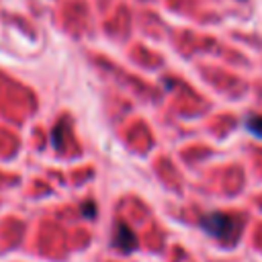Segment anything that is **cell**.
Instances as JSON below:
<instances>
[{
  "label": "cell",
  "mask_w": 262,
  "mask_h": 262,
  "mask_svg": "<svg viewBox=\"0 0 262 262\" xmlns=\"http://www.w3.org/2000/svg\"><path fill=\"white\" fill-rule=\"evenodd\" d=\"M199 225L201 229L215 237L217 242L229 246V244H235L239 233H242V219L235 217V215H229V213H219V211H213V213H207L199 219Z\"/></svg>",
  "instance_id": "1"
},
{
  "label": "cell",
  "mask_w": 262,
  "mask_h": 262,
  "mask_svg": "<svg viewBox=\"0 0 262 262\" xmlns=\"http://www.w3.org/2000/svg\"><path fill=\"white\" fill-rule=\"evenodd\" d=\"M113 246L123 254H131V252L137 250L139 242H137V235L133 233V229L127 223L119 221L113 229Z\"/></svg>",
  "instance_id": "2"
},
{
  "label": "cell",
  "mask_w": 262,
  "mask_h": 262,
  "mask_svg": "<svg viewBox=\"0 0 262 262\" xmlns=\"http://www.w3.org/2000/svg\"><path fill=\"white\" fill-rule=\"evenodd\" d=\"M244 125H246V129H248L252 135H256V137H260V139H262V117H258V115L248 117Z\"/></svg>",
  "instance_id": "3"
},
{
  "label": "cell",
  "mask_w": 262,
  "mask_h": 262,
  "mask_svg": "<svg viewBox=\"0 0 262 262\" xmlns=\"http://www.w3.org/2000/svg\"><path fill=\"white\" fill-rule=\"evenodd\" d=\"M61 135H63V123H59V125L53 129V137H51V141H53V147H55V149H61V145H63Z\"/></svg>",
  "instance_id": "4"
},
{
  "label": "cell",
  "mask_w": 262,
  "mask_h": 262,
  "mask_svg": "<svg viewBox=\"0 0 262 262\" xmlns=\"http://www.w3.org/2000/svg\"><path fill=\"white\" fill-rule=\"evenodd\" d=\"M82 213H84V217H90V219H92V217L96 215V209H94L92 203H86V205L82 207Z\"/></svg>",
  "instance_id": "5"
}]
</instances>
